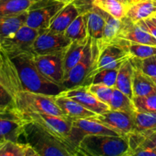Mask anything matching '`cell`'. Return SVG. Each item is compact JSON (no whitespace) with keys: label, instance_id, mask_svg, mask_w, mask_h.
<instances>
[{"label":"cell","instance_id":"42","mask_svg":"<svg viewBox=\"0 0 156 156\" xmlns=\"http://www.w3.org/2000/svg\"><path fill=\"white\" fill-rule=\"evenodd\" d=\"M117 1L120 2L126 5H129V0H117Z\"/></svg>","mask_w":156,"mask_h":156},{"label":"cell","instance_id":"10","mask_svg":"<svg viewBox=\"0 0 156 156\" xmlns=\"http://www.w3.org/2000/svg\"><path fill=\"white\" fill-rule=\"evenodd\" d=\"M69 39L64 34L53 33L46 30H39L32 47V52L35 55H47L64 52L70 44Z\"/></svg>","mask_w":156,"mask_h":156},{"label":"cell","instance_id":"38","mask_svg":"<svg viewBox=\"0 0 156 156\" xmlns=\"http://www.w3.org/2000/svg\"><path fill=\"white\" fill-rule=\"evenodd\" d=\"M99 0H73L72 3L79 9L80 14L85 13L92 9Z\"/></svg>","mask_w":156,"mask_h":156},{"label":"cell","instance_id":"20","mask_svg":"<svg viewBox=\"0 0 156 156\" xmlns=\"http://www.w3.org/2000/svg\"><path fill=\"white\" fill-rule=\"evenodd\" d=\"M132 87L133 98L146 97L156 94V85L153 81L136 67L133 69Z\"/></svg>","mask_w":156,"mask_h":156},{"label":"cell","instance_id":"35","mask_svg":"<svg viewBox=\"0 0 156 156\" xmlns=\"http://www.w3.org/2000/svg\"><path fill=\"white\" fill-rule=\"evenodd\" d=\"M136 111L156 113V94L146 97L133 98Z\"/></svg>","mask_w":156,"mask_h":156},{"label":"cell","instance_id":"15","mask_svg":"<svg viewBox=\"0 0 156 156\" xmlns=\"http://www.w3.org/2000/svg\"><path fill=\"white\" fill-rule=\"evenodd\" d=\"M121 21V27L117 38L129 42L148 44L156 47V39L147 30L142 28L138 24H135L131 21L126 16L122 18Z\"/></svg>","mask_w":156,"mask_h":156},{"label":"cell","instance_id":"12","mask_svg":"<svg viewBox=\"0 0 156 156\" xmlns=\"http://www.w3.org/2000/svg\"><path fill=\"white\" fill-rule=\"evenodd\" d=\"M65 51L54 53V54H34L35 63L40 71L46 77L59 85H62V81L65 78V70H64Z\"/></svg>","mask_w":156,"mask_h":156},{"label":"cell","instance_id":"47","mask_svg":"<svg viewBox=\"0 0 156 156\" xmlns=\"http://www.w3.org/2000/svg\"><path fill=\"white\" fill-rule=\"evenodd\" d=\"M155 17H156V15H155Z\"/></svg>","mask_w":156,"mask_h":156},{"label":"cell","instance_id":"23","mask_svg":"<svg viewBox=\"0 0 156 156\" xmlns=\"http://www.w3.org/2000/svg\"><path fill=\"white\" fill-rule=\"evenodd\" d=\"M135 130L145 139L156 130V113L136 111L134 113Z\"/></svg>","mask_w":156,"mask_h":156},{"label":"cell","instance_id":"45","mask_svg":"<svg viewBox=\"0 0 156 156\" xmlns=\"http://www.w3.org/2000/svg\"><path fill=\"white\" fill-rule=\"evenodd\" d=\"M2 50V47L1 45V42H0V55H1V52Z\"/></svg>","mask_w":156,"mask_h":156},{"label":"cell","instance_id":"18","mask_svg":"<svg viewBox=\"0 0 156 156\" xmlns=\"http://www.w3.org/2000/svg\"><path fill=\"white\" fill-rule=\"evenodd\" d=\"M156 15L155 0H140L128 5L126 17L137 24L140 21L150 18Z\"/></svg>","mask_w":156,"mask_h":156},{"label":"cell","instance_id":"39","mask_svg":"<svg viewBox=\"0 0 156 156\" xmlns=\"http://www.w3.org/2000/svg\"><path fill=\"white\" fill-rule=\"evenodd\" d=\"M137 24H138L142 28H143L144 30H147L149 33H150L156 39V25L151 21L150 18L141 20V21H139Z\"/></svg>","mask_w":156,"mask_h":156},{"label":"cell","instance_id":"24","mask_svg":"<svg viewBox=\"0 0 156 156\" xmlns=\"http://www.w3.org/2000/svg\"><path fill=\"white\" fill-rule=\"evenodd\" d=\"M87 17V26L90 37L100 42L103 37L104 28L105 21L102 15L99 12L97 6L94 7L87 12H85Z\"/></svg>","mask_w":156,"mask_h":156},{"label":"cell","instance_id":"33","mask_svg":"<svg viewBox=\"0 0 156 156\" xmlns=\"http://www.w3.org/2000/svg\"><path fill=\"white\" fill-rule=\"evenodd\" d=\"M117 73L118 69H102L101 71L98 72L92 78L91 84H104L108 86L115 88L116 82H117Z\"/></svg>","mask_w":156,"mask_h":156},{"label":"cell","instance_id":"22","mask_svg":"<svg viewBox=\"0 0 156 156\" xmlns=\"http://www.w3.org/2000/svg\"><path fill=\"white\" fill-rule=\"evenodd\" d=\"M134 66L130 60V58L125 61L120 67L117 73V82L115 88L133 100V75Z\"/></svg>","mask_w":156,"mask_h":156},{"label":"cell","instance_id":"4","mask_svg":"<svg viewBox=\"0 0 156 156\" xmlns=\"http://www.w3.org/2000/svg\"><path fill=\"white\" fill-rule=\"evenodd\" d=\"M99 50L97 41L89 37L86 50L81 60L65 76L62 85L67 90L79 85H89V79L98 59Z\"/></svg>","mask_w":156,"mask_h":156},{"label":"cell","instance_id":"27","mask_svg":"<svg viewBox=\"0 0 156 156\" xmlns=\"http://www.w3.org/2000/svg\"><path fill=\"white\" fill-rule=\"evenodd\" d=\"M114 43L123 46L127 50L131 57L133 58L142 59L156 55L155 46L129 42V41H124V40L120 39V38H117Z\"/></svg>","mask_w":156,"mask_h":156},{"label":"cell","instance_id":"6","mask_svg":"<svg viewBox=\"0 0 156 156\" xmlns=\"http://www.w3.org/2000/svg\"><path fill=\"white\" fill-rule=\"evenodd\" d=\"M66 3L57 0H35L27 10L25 24L36 30H46Z\"/></svg>","mask_w":156,"mask_h":156},{"label":"cell","instance_id":"43","mask_svg":"<svg viewBox=\"0 0 156 156\" xmlns=\"http://www.w3.org/2000/svg\"><path fill=\"white\" fill-rule=\"evenodd\" d=\"M150 20L156 25V17L155 16H153V17H152V18H150Z\"/></svg>","mask_w":156,"mask_h":156},{"label":"cell","instance_id":"11","mask_svg":"<svg viewBox=\"0 0 156 156\" xmlns=\"http://www.w3.org/2000/svg\"><path fill=\"white\" fill-rule=\"evenodd\" d=\"M129 58H131V56L123 46L116 43L105 46L100 50L95 68L90 76L89 85L91 84L93 76L98 72L106 69H119L123 62Z\"/></svg>","mask_w":156,"mask_h":156},{"label":"cell","instance_id":"8","mask_svg":"<svg viewBox=\"0 0 156 156\" xmlns=\"http://www.w3.org/2000/svg\"><path fill=\"white\" fill-rule=\"evenodd\" d=\"M38 34L39 30L24 24L15 33L4 38L1 41V45L9 56L24 52H32Z\"/></svg>","mask_w":156,"mask_h":156},{"label":"cell","instance_id":"14","mask_svg":"<svg viewBox=\"0 0 156 156\" xmlns=\"http://www.w3.org/2000/svg\"><path fill=\"white\" fill-rule=\"evenodd\" d=\"M66 97L73 99L96 114H101L110 110V107L98 99L88 89V86L79 85L62 91Z\"/></svg>","mask_w":156,"mask_h":156},{"label":"cell","instance_id":"25","mask_svg":"<svg viewBox=\"0 0 156 156\" xmlns=\"http://www.w3.org/2000/svg\"><path fill=\"white\" fill-rule=\"evenodd\" d=\"M27 11L17 15L0 16V42L25 24Z\"/></svg>","mask_w":156,"mask_h":156},{"label":"cell","instance_id":"44","mask_svg":"<svg viewBox=\"0 0 156 156\" xmlns=\"http://www.w3.org/2000/svg\"><path fill=\"white\" fill-rule=\"evenodd\" d=\"M140 1V0H129V5L131 4V3H133V2H136Z\"/></svg>","mask_w":156,"mask_h":156},{"label":"cell","instance_id":"5","mask_svg":"<svg viewBox=\"0 0 156 156\" xmlns=\"http://www.w3.org/2000/svg\"><path fill=\"white\" fill-rule=\"evenodd\" d=\"M13 97L15 108L20 112L44 113L67 117L55 102V96L20 89L15 92Z\"/></svg>","mask_w":156,"mask_h":156},{"label":"cell","instance_id":"32","mask_svg":"<svg viewBox=\"0 0 156 156\" xmlns=\"http://www.w3.org/2000/svg\"><path fill=\"white\" fill-rule=\"evenodd\" d=\"M130 60L134 67L141 70L156 85V55L142 59L131 57Z\"/></svg>","mask_w":156,"mask_h":156},{"label":"cell","instance_id":"13","mask_svg":"<svg viewBox=\"0 0 156 156\" xmlns=\"http://www.w3.org/2000/svg\"><path fill=\"white\" fill-rule=\"evenodd\" d=\"M26 123L15 108L0 111V136L4 140L18 142L24 134Z\"/></svg>","mask_w":156,"mask_h":156},{"label":"cell","instance_id":"9","mask_svg":"<svg viewBox=\"0 0 156 156\" xmlns=\"http://www.w3.org/2000/svg\"><path fill=\"white\" fill-rule=\"evenodd\" d=\"M91 119L126 138L135 130L134 114L125 111L109 110L104 114H97Z\"/></svg>","mask_w":156,"mask_h":156},{"label":"cell","instance_id":"31","mask_svg":"<svg viewBox=\"0 0 156 156\" xmlns=\"http://www.w3.org/2000/svg\"><path fill=\"white\" fill-rule=\"evenodd\" d=\"M117 19H122L126 15L128 5L117 0H99L94 5Z\"/></svg>","mask_w":156,"mask_h":156},{"label":"cell","instance_id":"7","mask_svg":"<svg viewBox=\"0 0 156 156\" xmlns=\"http://www.w3.org/2000/svg\"><path fill=\"white\" fill-rule=\"evenodd\" d=\"M17 112L26 122H34L40 125L49 132L52 133L66 142L79 152V150L70 143L68 139L70 131L73 127L72 119L69 117H59L53 114H44V113H24L18 111Z\"/></svg>","mask_w":156,"mask_h":156},{"label":"cell","instance_id":"19","mask_svg":"<svg viewBox=\"0 0 156 156\" xmlns=\"http://www.w3.org/2000/svg\"><path fill=\"white\" fill-rule=\"evenodd\" d=\"M98 9L99 12L102 15L105 21L103 37L100 42H97L99 50H101L105 46L113 44L116 41L119 32H120L122 21L121 19H117V18H114L112 15H111L109 13L104 11L103 9H100L99 7H98Z\"/></svg>","mask_w":156,"mask_h":156},{"label":"cell","instance_id":"40","mask_svg":"<svg viewBox=\"0 0 156 156\" xmlns=\"http://www.w3.org/2000/svg\"><path fill=\"white\" fill-rule=\"evenodd\" d=\"M141 143L146 144L147 146H152V147L155 148L156 149V130L154 131L153 133H152L149 136H148Z\"/></svg>","mask_w":156,"mask_h":156},{"label":"cell","instance_id":"3","mask_svg":"<svg viewBox=\"0 0 156 156\" xmlns=\"http://www.w3.org/2000/svg\"><path fill=\"white\" fill-rule=\"evenodd\" d=\"M129 149L126 137L120 136L87 135L79 146L80 155L125 156Z\"/></svg>","mask_w":156,"mask_h":156},{"label":"cell","instance_id":"17","mask_svg":"<svg viewBox=\"0 0 156 156\" xmlns=\"http://www.w3.org/2000/svg\"><path fill=\"white\" fill-rule=\"evenodd\" d=\"M79 15L80 12L74 4L72 2L66 4L56 15L47 30L53 33L64 34L69 24Z\"/></svg>","mask_w":156,"mask_h":156},{"label":"cell","instance_id":"46","mask_svg":"<svg viewBox=\"0 0 156 156\" xmlns=\"http://www.w3.org/2000/svg\"><path fill=\"white\" fill-rule=\"evenodd\" d=\"M2 141H4V140H3V139L2 138L1 136H0V143H1V142H2Z\"/></svg>","mask_w":156,"mask_h":156},{"label":"cell","instance_id":"16","mask_svg":"<svg viewBox=\"0 0 156 156\" xmlns=\"http://www.w3.org/2000/svg\"><path fill=\"white\" fill-rule=\"evenodd\" d=\"M54 98L56 104L63 112L66 117L73 120L77 119L91 118L97 115L95 113L85 108L76 101L66 97L62 92L55 96Z\"/></svg>","mask_w":156,"mask_h":156},{"label":"cell","instance_id":"21","mask_svg":"<svg viewBox=\"0 0 156 156\" xmlns=\"http://www.w3.org/2000/svg\"><path fill=\"white\" fill-rule=\"evenodd\" d=\"M89 37H90L86 39L72 41L70 45L66 49L64 54L65 76L81 60L86 50Z\"/></svg>","mask_w":156,"mask_h":156},{"label":"cell","instance_id":"26","mask_svg":"<svg viewBox=\"0 0 156 156\" xmlns=\"http://www.w3.org/2000/svg\"><path fill=\"white\" fill-rule=\"evenodd\" d=\"M0 156H38L29 143L4 140L0 143Z\"/></svg>","mask_w":156,"mask_h":156},{"label":"cell","instance_id":"34","mask_svg":"<svg viewBox=\"0 0 156 156\" xmlns=\"http://www.w3.org/2000/svg\"><path fill=\"white\" fill-rule=\"evenodd\" d=\"M114 88H113V87L108 86V85H104V84L92 83L88 85L89 91L98 99H99L103 103L108 105V106H109L110 101H111V97H112Z\"/></svg>","mask_w":156,"mask_h":156},{"label":"cell","instance_id":"2","mask_svg":"<svg viewBox=\"0 0 156 156\" xmlns=\"http://www.w3.org/2000/svg\"><path fill=\"white\" fill-rule=\"evenodd\" d=\"M23 136L38 156L79 155V152L69 143L34 122H27Z\"/></svg>","mask_w":156,"mask_h":156},{"label":"cell","instance_id":"28","mask_svg":"<svg viewBox=\"0 0 156 156\" xmlns=\"http://www.w3.org/2000/svg\"><path fill=\"white\" fill-rule=\"evenodd\" d=\"M64 34L72 41L86 39L89 37L87 26V17L85 13H82L75 18L69 24Z\"/></svg>","mask_w":156,"mask_h":156},{"label":"cell","instance_id":"36","mask_svg":"<svg viewBox=\"0 0 156 156\" xmlns=\"http://www.w3.org/2000/svg\"><path fill=\"white\" fill-rule=\"evenodd\" d=\"M15 108V99L10 91L0 82V111Z\"/></svg>","mask_w":156,"mask_h":156},{"label":"cell","instance_id":"29","mask_svg":"<svg viewBox=\"0 0 156 156\" xmlns=\"http://www.w3.org/2000/svg\"><path fill=\"white\" fill-rule=\"evenodd\" d=\"M35 0H0V16L17 15L28 10Z\"/></svg>","mask_w":156,"mask_h":156},{"label":"cell","instance_id":"48","mask_svg":"<svg viewBox=\"0 0 156 156\" xmlns=\"http://www.w3.org/2000/svg\"><path fill=\"white\" fill-rule=\"evenodd\" d=\"M155 1H156V0H155Z\"/></svg>","mask_w":156,"mask_h":156},{"label":"cell","instance_id":"41","mask_svg":"<svg viewBox=\"0 0 156 156\" xmlns=\"http://www.w3.org/2000/svg\"><path fill=\"white\" fill-rule=\"evenodd\" d=\"M57 1L59 2H62L66 3V4H69V3H71L73 2V0H57Z\"/></svg>","mask_w":156,"mask_h":156},{"label":"cell","instance_id":"30","mask_svg":"<svg viewBox=\"0 0 156 156\" xmlns=\"http://www.w3.org/2000/svg\"><path fill=\"white\" fill-rule=\"evenodd\" d=\"M109 107L110 110L125 111L130 114H134L136 111L133 100L116 88H114Z\"/></svg>","mask_w":156,"mask_h":156},{"label":"cell","instance_id":"1","mask_svg":"<svg viewBox=\"0 0 156 156\" xmlns=\"http://www.w3.org/2000/svg\"><path fill=\"white\" fill-rule=\"evenodd\" d=\"M9 57L16 67L23 90L50 96L65 91L62 85L53 82L40 71L33 52H24Z\"/></svg>","mask_w":156,"mask_h":156},{"label":"cell","instance_id":"37","mask_svg":"<svg viewBox=\"0 0 156 156\" xmlns=\"http://www.w3.org/2000/svg\"><path fill=\"white\" fill-rule=\"evenodd\" d=\"M125 156H156V149L141 143L134 149L128 151Z\"/></svg>","mask_w":156,"mask_h":156}]
</instances>
